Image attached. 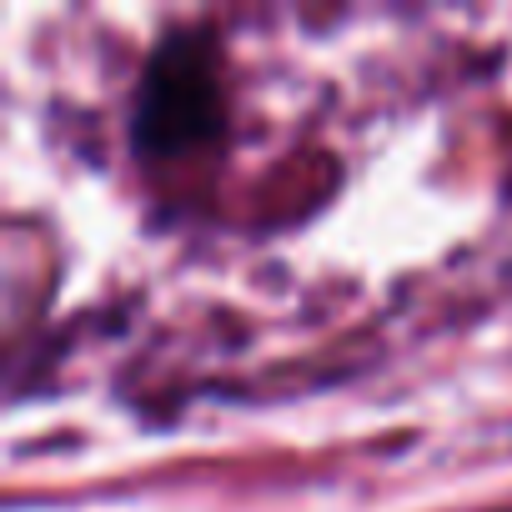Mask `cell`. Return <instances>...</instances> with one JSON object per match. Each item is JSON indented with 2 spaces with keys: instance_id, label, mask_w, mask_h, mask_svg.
Returning a JSON list of instances; mask_svg holds the SVG:
<instances>
[{
  "instance_id": "obj_1",
  "label": "cell",
  "mask_w": 512,
  "mask_h": 512,
  "mask_svg": "<svg viewBox=\"0 0 512 512\" xmlns=\"http://www.w3.org/2000/svg\"><path fill=\"white\" fill-rule=\"evenodd\" d=\"M221 121V86L211 66V36L176 31L166 36L136 91V146L146 156H176L206 141Z\"/></svg>"
}]
</instances>
